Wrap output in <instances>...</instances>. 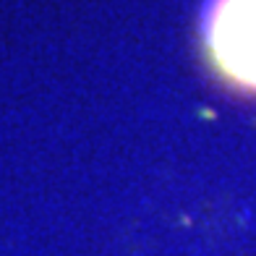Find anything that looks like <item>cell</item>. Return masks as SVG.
Instances as JSON below:
<instances>
[{"instance_id":"cell-1","label":"cell","mask_w":256,"mask_h":256,"mask_svg":"<svg viewBox=\"0 0 256 256\" xmlns=\"http://www.w3.org/2000/svg\"><path fill=\"white\" fill-rule=\"evenodd\" d=\"M204 40L220 71L256 92V0H209Z\"/></svg>"}]
</instances>
